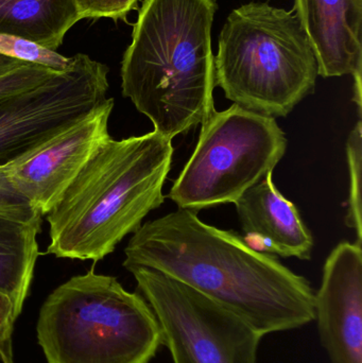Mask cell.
<instances>
[{
	"label": "cell",
	"mask_w": 362,
	"mask_h": 363,
	"mask_svg": "<svg viewBox=\"0 0 362 363\" xmlns=\"http://www.w3.org/2000/svg\"><path fill=\"white\" fill-rule=\"evenodd\" d=\"M123 267L159 271L218 303L261 336L314 322L315 290L270 254L232 230L178 208L142 224L125 249Z\"/></svg>",
	"instance_id": "cell-1"
},
{
	"label": "cell",
	"mask_w": 362,
	"mask_h": 363,
	"mask_svg": "<svg viewBox=\"0 0 362 363\" xmlns=\"http://www.w3.org/2000/svg\"><path fill=\"white\" fill-rule=\"evenodd\" d=\"M216 0H144L121 62V89L154 132L172 140L214 106Z\"/></svg>",
	"instance_id": "cell-2"
},
{
	"label": "cell",
	"mask_w": 362,
	"mask_h": 363,
	"mask_svg": "<svg viewBox=\"0 0 362 363\" xmlns=\"http://www.w3.org/2000/svg\"><path fill=\"white\" fill-rule=\"evenodd\" d=\"M171 140L157 132L114 140L96 150L47 213V254L97 262L135 233L165 200Z\"/></svg>",
	"instance_id": "cell-3"
},
{
	"label": "cell",
	"mask_w": 362,
	"mask_h": 363,
	"mask_svg": "<svg viewBox=\"0 0 362 363\" xmlns=\"http://www.w3.org/2000/svg\"><path fill=\"white\" fill-rule=\"evenodd\" d=\"M318 64L295 11L250 2L227 17L215 57V85L236 106L286 117L314 93Z\"/></svg>",
	"instance_id": "cell-4"
},
{
	"label": "cell",
	"mask_w": 362,
	"mask_h": 363,
	"mask_svg": "<svg viewBox=\"0 0 362 363\" xmlns=\"http://www.w3.org/2000/svg\"><path fill=\"white\" fill-rule=\"evenodd\" d=\"M36 330L49 363H150L163 347L146 298L94 268L47 298Z\"/></svg>",
	"instance_id": "cell-5"
},
{
	"label": "cell",
	"mask_w": 362,
	"mask_h": 363,
	"mask_svg": "<svg viewBox=\"0 0 362 363\" xmlns=\"http://www.w3.org/2000/svg\"><path fill=\"white\" fill-rule=\"evenodd\" d=\"M201 125L195 151L168 194L178 208L198 213L235 203L286 153L288 142L276 118L236 104L215 111Z\"/></svg>",
	"instance_id": "cell-6"
},
{
	"label": "cell",
	"mask_w": 362,
	"mask_h": 363,
	"mask_svg": "<svg viewBox=\"0 0 362 363\" xmlns=\"http://www.w3.org/2000/svg\"><path fill=\"white\" fill-rule=\"evenodd\" d=\"M172 363H257L264 337L229 309L146 267L130 266Z\"/></svg>",
	"instance_id": "cell-7"
},
{
	"label": "cell",
	"mask_w": 362,
	"mask_h": 363,
	"mask_svg": "<svg viewBox=\"0 0 362 363\" xmlns=\"http://www.w3.org/2000/svg\"><path fill=\"white\" fill-rule=\"evenodd\" d=\"M108 68L84 53L31 89L0 100V168L46 144L103 106Z\"/></svg>",
	"instance_id": "cell-8"
},
{
	"label": "cell",
	"mask_w": 362,
	"mask_h": 363,
	"mask_svg": "<svg viewBox=\"0 0 362 363\" xmlns=\"http://www.w3.org/2000/svg\"><path fill=\"white\" fill-rule=\"evenodd\" d=\"M114 99L35 150L6 166L15 189L46 216L98 148L111 138L108 121Z\"/></svg>",
	"instance_id": "cell-9"
},
{
	"label": "cell",
	"mask_w": 362,
	"mask_h": 363,
	"mask_svg": "<svg viewBox=\"0 0 362 363\" xmlns=\"http://www.w3.org/2000/svg\"><path fill=\"white\" fill-rule=\"evenodd\" d=\"M315 320L331 363H362V249L339 243L325 260L315 292Z\"/></svg>",
	"instance_id": "cell-10"
},
{
	"label": "cell",
	"mask_w": 362,
	"mask_h": 363,
	"mask_svg": "<svg viewBox=\"0 0 362 363\" xmlns=\"http://www.w3.org/2000/svg\"><path fill=\"white\" fill-rule=\"evenodd\" d=\"M295 15L310 40L318 74L361 80L362 0H295Z\"/></svg>",
	"instance_id": "cell-11"
},
{
	"label": "cell",
	"mask_w": 362,
	"mask_h": 363,
	"mask_svg": "<svg viewBox=\"0 0 362 363\" xmlns=\"http://www.w3.org/2000/svg\"><path fill=\"white\" fill-rule=\"evenodd\" d=\"M234 204L244 234L259 241L264 251L301 260L312 258L314 237L297 206L274 185L272 174Z\"/></svg>",
	"instance_id": "cell-12"
},
{
	"label": "cell",
	"mask_w": 362,
	"mask_h": 363,
	"mask_svg": "<svg viewBox=\"0 0 362 363\" xmlns=\"http://www.w3.org/2000/svg\"><path fill=\"white\" fill-rule=\"evenodd\" d=\"M74 0H0V33L57 51L80 21Z\"/></svg>",
	"instance_id": "cell-13"
},
{
	"label": "cell",
	"mask_w": 362,
	"mask_h": 363,
	"mask_svg": "<svg viewBox=\"0 0 362 363\" xmlns=\"http://www.w3.org/2000/svg\"><path fill=\"white\" fill-rule=\"evenodd\" d=\"M42 222H25L0 215V291L21 315L38 262Z\"/></svg>",
	"instance_id": "cell-14"
},
{
	"label": "cell",
	"mask_w": 362,
	"mask_h": 363,
	"mask_svg": "<svg viewBox=\"0 0 362 363\" xmlns=\"http://www.w3.org/2000/svg\"><path fill=\"white\" fill-rule=\"evenodd\" d=\"M362 125L359 121L346 142L349 172H350V200L346 225L357 235V242H362Z\"/></svg>",
	"instance_id": "cell-15"
},
{
	"label": "cell",
	"mask_w": 362,
	"mask_h": 363,
	"mask_svg": "<svg viewBox=\"0 0 362 363\" xmlns=\"http://www.w3.org/2000/svg\"><path fill=\"white\" fill-rule=\"evenodd\" d=\"M0 55L57 72L65 70L72 62V57L62 55L57 51L40 46L31 40L2 33H0Z\"/></svg>",
	"instance_id": "cell-16"
},
{
	"label": "cell",
	"mask_w": 362,
	"mask_h": 363,
	"mask_svg": "<svg viewBox=\"0 0 362 363\" xmlns=\"http://www.w3.org/2000/svg\"><path fill=\"white\" fill-rule=\"evenodd\" d=\"M55 72H57L43 66L26 63L6 74H0V100L36 86L50 78Z\"/></svg>",
	"instance_id": "cell-17"
},
{
	"label": "cell",
	"mask_w": 362,
	"mask_h": 363,
	"mask_svg": "<svg viewBox=\"0 0 362 363\" xmlns=\"http://www.w3.org/2000/svg\"><path fill=\"white\" fill-rule=\"evenodd\" d=\"M0 215L25 222H42L43 216L13 186L6 166L0 168Z\"/></svg>",
	"instance_id": "cell-18"
},
{
	"label": "cell",
	"mask_w": 362,
	"mask_h": 363,
	"mask_svg": "<svg viewBox=\"0 0 362 363\" xmlns=\"http://www.w3.org/2000/svg\"><path fill=\"white\" fill-rule=\"evenodd\" d=\"M140 0H74L80 19L110 18L127 21Z\"/></svg>",
	"instance_id": "cell-19"
},
{
	"label": "cell",
	"mask_w": 362,
	"mask_h": 363,
	"mask_svg": "<svg viewBox=\"0 0 362 363\" xmlns=\"http://www.w3.org/2000/svg\"><path fill=\"white\" fill-rule=\"evenodd\" d=\"M14 304L0 291V362L13 363L12 336L15 321L18 318Z\"/></svg>",
	"instance_id": "cell-20"
},
{
	"label": "cell",
	"mask_w": 362,
	"mask_h": 363,
	"mask_svg": "<svg viewBox=\"0 0 362 363\" xmlns=\"http://www.w3.org/2000/svg\"><path fill=\"white\" fill-rule=\"evenodd\" d=\"M23 64L26 63L0 55V74H6V72H10V70L14 69V68L18 67Z\"/></svg>",
	"instance_id": "cell-21"
}]
</instances>
